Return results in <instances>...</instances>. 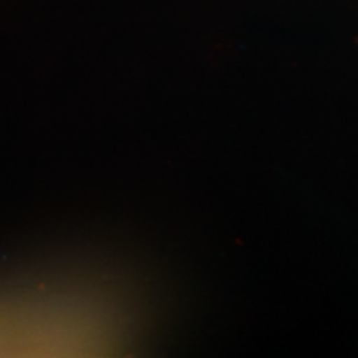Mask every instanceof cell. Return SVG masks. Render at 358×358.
<instances>
[]
</instances>
